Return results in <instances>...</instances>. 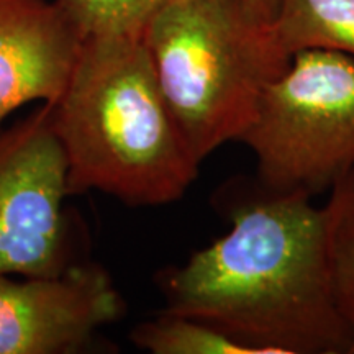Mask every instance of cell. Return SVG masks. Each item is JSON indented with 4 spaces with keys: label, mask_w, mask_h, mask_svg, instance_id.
<instances>
[{
    "label": "cell",
    "mask_w": 354,
    "mask_h": 354,
    "mask_svg": "<svg viewBox=\"0 0 354 354\" xmlns=\"http://www.w3.org/2000/svg\"><path fill=\"white\" fill-rule=\"evenodd\" d=\"M228 194V233L156 276L165 312L263 354H353L331 290L325 207L258 179Z\"/></svg>",
    "instance_id": "1"
},
{
    "label": "cell",
    "mask_w": 354,
    "mask_h": 354,
    "mask_svg": "<svg viewBox=\"0 0 354 354\" xmlns=\"http://www.w3.org/2000/svg\"><path fill=\"white\" fill-rule=\"evenodd\" d=\"M51 122L71 194L99 190L130 207L184 197L198 162L167 107L141 37L84 38Z\"/></svg>",
    "instance_id": "2"
},
{
    "label": "cell",
    "mask_w": 354,
    "mask_h": 354,
    "mask_svg": "<svg viewBox=\"0 0 354 354\" xmlns=\"http://www.w3.org/2000/svg\"><path fill=\"white\" fill-rule=\"evenodd\" d=\"M143 41L198 162L243 138L264 88L292 59L272 25L256 19L243 0H171L149 20Z\"/></svg>",
    "instance_id": "3"
},
{
    "label": "cell",
    "mask_w": 354,
    "mask_h": 354,
    "mask_svg": "<svg viewBox=\"0 0 354 354\" xmlns=\"http://www.w3.org/2000/svg\"><path fill=\"white\" fill-rule=\"evenodd\" d=\"M240 141L254 153L266 187L310 197L333 187L354 169V57L294 53Z\"/></svg>",
    "instance_id": "4"
},
{
    "label": "cell",
    "mask_w": 354,
    "mask_h": 354,
    "mask_svg": "<svg viewBox=\"0 0 354 354\" xmlns=\"http://www.w3.org/2000/svg\"><path fill=\"white\" fill-rule=\"evenodd\" d=\"M68 196L50 104L0 128V276H50L81 259Z\"/></svg>",
    "instance_id": "5"
},
{
    "label": "cell",
    "mask_w": 354,
    "mask_h": 354,
    "mask_svg": "<svg viewBox=\"0 0 354 354\" xmlns=\"http://www.w3.org/2000/svg\"><path fill=\"white\" fill-rule=\"evenodd\" d=\"M127 313L99 263L79 259L50 276H0V354H77Z\"/></svg>",
    "instance_id": "6"
},
{
    "label": "cell",
    "mask_w": 354,
    "mask_h": 354,
    "mask_svg": "<svg viewBox=\"0 0 354 354\" xmlns=\"http://www.w3.org/2000/svg\"><path fill=\"white\" fill-rule=\"evenodd\" d=\"M82 41L56 0H0V128L24 105L59 97Z\"/></svg>",
    "instance_id": "7"
},
{
    "label": "cell",
    "mask_w": 354,
    "mask_h": 354,
    "mask_svg": "<svg viewBox=\"0 0 354 354\" xmlns=\"http://www.w3.org/2000/svg\"><path fill=\"white\" fill-rule=\"evenodd\" d=\"M272 30L289 56L320 48L354 57V0H279Z\"/></svg>",
    "instance_id": "8"
},
{
    "label": "cell",
    "mask_w": 354,
    "mask_h": 354,
    "mask_svg": "<svg viewBox=\"0 0 354 354\" xmlns=\"http://www.w3.org/2000/svg\"><path fill=\"white\" fill-rule=\"evenodd\" d=\"M325 214L331 290L354 339V169L331 187Z\"/></svg>",
    "instance_id": "9"
},
{
    "label": "cell",
    "mask_w": 354,
    "mask_h": 354,
    "mask_svg": "<svg viewBox=\"0 0 354 354\" xmlns=\"http://www.w3.org/2000/svg\"><path fill=\"white\" fill-rule=\"evenodd\" d=\"M128 338L151 354H263L209 323L165 310L156 318L133 326Z\"/></svg>",
    "instance_id": "10"
},
{
    "label": "cell",
    "mask_w": 354,
    "mask_h": 354,
    "mask_svg": "<svg viewBox=\"0 0 354 354\" xmlns=\"http://www.w3.org/2000/svg\"><path fill=\"white\" fill-rule=\"evenodd\" d=\"M171 0H56L82 38L141 37Z\"/></svg>",
    "instance_id": "11"
},
{
    "label": "cell",
    "mask_w": 354,
    "mask_h": 354,
    "mask_svg": "<svg viewBox=\"0 0 354 354\" xmlns=\"http://www.w3.org/2000/svg\"><path fill=\"white\" fill-rule=\"evenodd\" d=\"M243 3L256 19L272 25L274 19H276L279 0H243Z\"/></svg>",
    "instance_id": "12"
}]
</instances>
